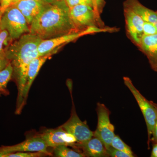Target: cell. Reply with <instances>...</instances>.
<instances>
[{"label":"cell","instance_id":"6da1fadb","mask_svg":"<svg viewBox=\"0 0 157 157\" xmlns=\"http://www.w3.org/2000/svg\"><path fill=\"white\" fill-rule=\"evenodd\" d=\"M42 40L36 35L29 33L14 40L4 49L13 67L12 79L17 87L16 114H20L23 108V96L29 66L33 59L39 56L38 46Z\"/></svg>","mask_w":157,"mask_h":157},{"label":"cell","instance_id":"7a4b0ae2","mask_svg":"<svg viewBox=\"0 0 157 157\" xmlns=\"http://www.w3.org/2000/svg\"><path fill=\"white\" fill-rule=\"evenodd\" d=\"M70 11L65 0L45 3L29 25L30 33L45 40L81 32L73 23Z\"/></svg>","mask_w":157,"mask_h":157},{"label":"cell","instance_id":"3957f363","mask_svg":"<svg viewBox=\"0 0 157 157\" xmlns=\"http://www.w3.org/2000/svg\"><path fill=\"white\" fill-rule=\"evenodd\" d=\"M2 29L8 31L12 42L22 35L30 33L29 26L25 17L13 6L8 7L2 14L0 19V30Z\"/></svg>","mask_w":157,"mask_h":157},{"label":"cell","instance_id":"277c9868","mask_svg":"<svg viewBox=\"0 0 157 157\" xmlns=\"http://www.w3.org/2000/svg\"><path fill=\"white\" fill-rule=\"evenodd\" d=\"M123 79L125 85L131 91L136 99L145 119L148 135L147 144L149 148L156 120L157 114L153 102L147 101L140 94V92L134 86L132 80L129 77H124Z\"/></svg>","mask_w":157,"mask_h":157},{"label":"cell","instance_id":"5b68a950","mask_svg":"<svg viewBox=\"0 0 157 157\" xmlns=\"http://www.w3.org/2000/svg\"><path fill=\"white\" fill-rule=\"evenodd\" d=\"M70 9L71 19L78 31L95 28L99 24V9L84 5H77Z\"/></svg>","mask_w":157,"mask_h":157},{"label":"cell","instance_id":"8992f818","mask_svg":"<svg viewBox=\"0 0 157 157\" xmlns=\"http://www.w3.org/2000/svg\"><path fill=\"white\" fill-rule=\"evenodd\" d=\"M98 123L94 136L99 138L104 144L106 149L111 146L113 139L115 136L114 127L110 123V112L105 105L98 103L97 107Z\"/></svg>","mask_w":157,"mask_h":157},{"label":"cell","instance_id":"52a82bcc","mask_svg":"<svg viewBox=\"0 0 157 157\" xmlns=\"http://www.w3.org/2000/svg\"><path fill=\"white\" fill-rule=\"evenodd\" d=\"M72 92L70 91L73 102L71 116L70 119L61 127L75 137L77 140L76 143L83 144L87 142L94 136V132L90 130L87 124L82 121L77 115L73 104Z\"/></svg>","mask_w":157,"mask_h":157},{"label":"cell","instance_id":"ba28073f","mask_svg":"<svg viewBox=\"0 0 157 157\" xmlns=\"http://www.w3.org/2000/svg\"><path fill=\"white\" fill-rule=\"evenodd\" d=\"M48 147L37 135L27 138L21 143L11 146L0 147V157H5L7 155L16 152H41L47 155H52L48 150Z\"/></svg>","mask_w":157,"mask_h":157},{"label":"cell","instance_id":"9c48e42d","mask_svg":"<svg viewBox=\"0 0 157 157\" xmlns=\"http://www.w3.org/2000/svg\"><path fill=\"white\" fill-rule=\"evenodd\" d=\"M94 28H89L78 33L66 34L60 36L42 40L38 46L39 56H42L52 52H56L60 47L68 42L75 40L78 37L91 33Z\"/></svg>","mask_w":157,"mask_h":157},{"label":"cell","instance_id":"30bf717a","mask_svg":"<svg viewBox=\"0 0 157 157\" xmlns=\"http://www.w3.org/2000/svg\"><path fill=\"white\" fill-rule=\"evenodd\" d=\"M48 147L53 148L60 145L72 147L77 142L73 135L66 132L61 127L56 129H48L38 135Z\"/></svg>","mask_w":157,"mask_h":157},{"label":"cell","instance_id":"8fae6325","mask_svg":"<svg viewBox=\"0 0 157 157\" xmlns=\"http://www.w3.org/2000/svg\"><path fill=\"white\" fill-rule=\"evenodd\" d=\"M127 36L132 42L138 47L144 36V21L131 9L124 7Z\"/></svg>","mask_w":157,"mask_h":157},{"label":"cell","instance_id":"7c38bea8","mask_svg":"<svg viewBox=\"0 0 157 157\" xmlns=\"http://www.w3.org/2000/svg\"><path fill=\"white\" fill-rule=\"evenodd\" d=\"M72 147L82 153L85 157H109L104 144L99 138L94 136L86 143H76Z\"/></svg>","mask_w":157,"mask_h":157},{"label":"cell","instance_id":"4fadbf2b","mask_svg":"<svg viewBox=\"0 0 157 157\" xmlns=\"http://www.w3.org/2000/svg\"><path fill=\"white\" fill-rule=\"evenodd\" d=\"M55 53L56 52H52L42 56L37 57L31 61L28 70L26 82L24 90L23 96V104L24 107L26 104L29 91L34 80H35V78L39 73V70L43 64L45 63L46 61L50 57L53 53Z\"/></svg>","mask_w":157,"mask_h":157},{"label":"cell","instance_id":"5bb4252c","mask_svg":"<svg viewBox=\"0 0 157 157\" xmlns=\"http://www.w3.org/2000/svg\"><path fill=\"white\" fill-rule=\"evenodd\" d=\"M138 47L146 55L151 69L157 72V34L144 36Z\"/></svg>","mask_w":157,"mask_h":157},{"label":"cell","instance_id":"9a60e30c","mask_svg":"<svg viewBox=\"0 0 157 157\" xmlns=\"http://www.w3.org/2000/svg\"><path fill=\"white\" fill-rule=\"evenodd\" d=\"M45 4L42 0H26L19 1L12 6L16 7L21 12L29 26Z\"/></svg>","mask_w":157,"mask_h":157},{"label":"cell","instance_id":"2e32d148","mask_svg":"<svg viewBox=\"0 0 157 157\" xmlns=\"http://www.w3.org/2000/svg\"><path fill=\"white\" fill-rule=\"evenodd\" d=\"M127 7L138 14L144 21L157 22V11L149 9L140 3L138 0H127L124 4Z\"/></svg>","mask_w":157,"mask_h":157},{"label":"cell","instance_id":"e0dca14e","mask_svg":"<svg viewBox=\"0 0 157 157\" xmlns=\"http://www.w3.org/2000/svg\"><path fill=\"white\" fill-rule=\"evenodd\" d=\"M13 67L11 63L0 71V97L8 96L9 91L7 89L8 82L12 79Z\"/></svg>","mask_w":157,"mask_h":157},{"label":"cell","instance_id":"ac0fdd59","mask_svg":"<svg viewBox=\"0 0 157 157\" xmlns=\"http://www.w3.org/2000/svg\"><path fill=\"white\" fill-rule=\"evenodd\" d=\"M52 155L56 157H84L82 153L70 148L66 145H60L53 148Z\"/></svg>","mask_w":157,"mask_h":157},{"label":"cell","instance_id":"d6986e66","mask_svg":"<svg viewBox=\"0 0 157 157\" xmlns=\"http://www.w3.org/2000/svg\"><path fill=\"white\" fill-rule=\"evenodd\" d=\"M69 8L79 5H87L100 9L103 0H65Z\"/></svg>","mask_w":157,"mask_h":157},{"label":"cell","instance_id":"ffe728a7","mask_svg":"<svg viewBox=\"0 0 157 157\" xmlns=\"http://www.w3.org/2000/svg\"><path fill=\"white\" fill-rule=\"evenodd\" d=\"M111 146L113 148L131 155L133 157L135 156L133 154V152L132 151L131 147L124 143L118 135H115L113 137Z\"/></svg>","mask_w":157,"mask_h":157},{"label":"cell","instance_id":"44dd1931","mask_svg":"<svg viewBox=\"0 0 157 157\" xmlns=\"http://www.w3.org/2000/svg\"><path fill=\"white\" fill-rule=\"evenodd\" d=\"M8 31L6 29L0 30V52L4 50L5 48L11 43Z\"/></svg>","mask_w":157,"mask_h":157},{"label":"cell","instance_id":"7402d4cb","mask_svg":"<svg viewBox=\"0 0 157 157\" xmlns=\"http://www.w3.org/2000/svg\"><path fill=\"white\" fill-rule=\"evenodd\" d=\"M47 155L44 153L41 152H22L10 154L5 157H40Z\"/></svg>","mask_w":157,"mask_h":157},{"label":"cell","instance_id":"603a6c76","mask_svg":"<svg viewBox=\"0 0 157 157\" xmlns=\"http://www.w3.org/2000/svg\"><path fill=\"white\" fill-rule=\"evenodd\" d=\"M144 36H149L157 34L156 28L153 23L144 21L143 25Z\"/></svg>","mask_w":157,"mask_h":157},{"label":"cell","instance_id":"cb8c5ba5","mask_svg":"<svg viewBox=\"0 0 157 157\" xmlns=\"http://www.w3.org/2000/svg\"><path fill=\"white\" fill-rule=\"evenodd\" d=\"M107 154L109 157H133L131 155L123 151L113 148L112 146L107 148Z\"/></svg>","mask_w":157,"mask_h":157},{"label":"cell","instance_id":"d4e9b609","mask_svg":"<svg viewBox=\"0 0 157 157\" xmlns=\"http://www.w3.org/2000/svg\"><path fill=\"white\" fill-rule=\"evenodd\" d=\"M10 63V60L6 56L5 51L0 52V71L6 67Z\"/></svg>","mask_w":157,"mask_h":157},{"label":"cell","instance_id":"484cf974","mask_svg":"<svg viewBox=\"0 0 157 157\" xmlns=\"http://www.w3.org/2000/svg\"><path fill=\"white\" fill-rule=\"evenodd\" d=\"M153 104L154 105L156 111L157 117L151 142L152 141L153 144H154L157 143V104L154 103V102Z\"/></svg>","mask_w":157,"mask_h":157},{"label":"cell","instance_id":"4316f807","mask_svg":"<svg viewBox=\"0 0 157 157\" xmlns=\"http://www.w3.org/2000/svg\"><path fill=\"white\" fill-rule=\"evenodd\" d=\"M13 0H0L2 15L6 9L11 6Z\"/></svg>","mask_w":157,"mask_h":157},{"label":"cell","instance_id":"83f0119b","mask_svg":"<svg viewBox=\"0 0 157 157\" xmlns=\"http://www.w3.org/2000/svg\"><path fill=\"white\" fill-rule=\"evenodd\" d=\"M151 157H157V143L153 144L152 150Z\"/></svg>","mask_w":157,"mask_h":157},{"label":"cell","instance_id":"f1b7e54d","mask_svg":"<svg viewBox=\"0 0 157 157\" xmlns=\"http://www.w3.org/2000/svg\"><path fill=\"white\" fill-rule=\"evenodd\" d=\"M45 3H50L58 2V1H63V0H42Z\"/></svg>","mask_w":157,"mask_h":157},{"label":"cell","instance_id":"f546056e","mask_svg":"<svg viewBox=\"0 0 157 157\" xmlns=\"http://www.w3.org/2000/svg\"><path fill=\"white\" fill-rule=\"evenodd\" d=\"M26 1V0H13V2H12V4H11V6L12 5H14V4L17 2H19V1Z\"/></svg>","mask_w":157,"mask_h":157},{"label":"cell","instance_id":"4dcf8cb0","mask_svg":"<svg viewBox=\"0 0 157 157\" xmlns=\"http://www.w3.org/2000/svg\"><path fill=\"white\" fill-rule=\"evenodd\" d=\"M1 17H2V13H1V6L0 5V19H1Z\"/></svg>","mask_w":157,"mask_h":157},{"label":"cell","instance_id":"1f68e13d","mask_svg":"<svg viewBox=\"0 0 157 157\" xmlns=\"http://www.w3.org/2000/svg\"><path fill=\"white\" fill-rule=\"evenodd\" d=\"M155 25L156 28V29L157 31V22L155 23Z\"/></svg>","mask_w":157,"mask_h":157}]
</instances>
